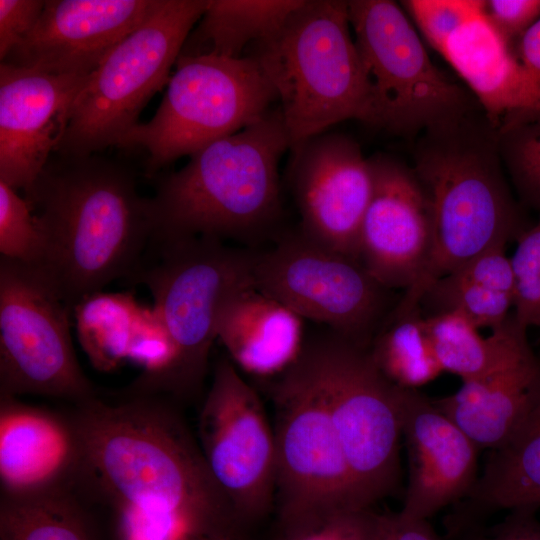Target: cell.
Here are the masks:
<instances>
[{
  "label": "cell",
  "instance_id": "obj_1",
  "mask_svg": "<svg viewBox=\"0 0 540 540\" xmlns=\"http://www.w3.org/2000/svg\"><path fill=\"white\" fill-rule=\"evenodd\" d=\"M70 418L79 447L73 489L111 506L168 513L199 536L231 535L238 521L198 440L167 396H95Z\"/></svg>",
  "mask_w": 540,
  "mask_h": 540
},
{
  "label": "cell",
  "instance_id": "obj_2",
  "mask_svg": "<svg viewBox=\"0 0 540 540\" xmlns=\"http://www.w3.org/2000/svg\"><path fill=\"white\" fill-rule=\"evenodd\" d=\"M24 194L45 238L42 270L72 312L141 264L153 232L151 199L124 165L94 154L51 157Z\"/></svg>",
  "mask_w": 540,
  "mask_h": 540
},
{
  "label": "cell",
  "instance_id": "obj_3",
  "mask_svg": "<svg viewBox=\"0 0 540 540\" xmlns=\"http://www.w3.org/2000/svg\"><path fill=\"white\" fill-rule=\"evenodd\" d=\"M413 158L430 204L433 241L425 270L395 306L401 312L420 307L438 279L506 247L529 227L506 180L496 128L481 107L424 131Z\"/></svg>",
  "mask_w": 540,
  "mask_h": 540
},
{
  "label": "cell",
  "instance_id": "obj_4",
  "mask_svg": "<svg viewBox=\"0 0 540 540\" xmlns=\"http://www.w3.org/2000/svg\"><path fill=\"white\" fill-rule=\"evenodd\" d=\"M291 148L279 106L161 176L151 197V243L192 237L255 249L274 241L283 215L279 162Z\"/></svg>",
  "mask_w": 540,
  "mask_h": 540
},
{
  "label": "cell",
  "instance_id": "obj_5",
  "mask_svg": "<svg viewBox=\"0 0 540 540\" xmlns=\"http://www.w3.org/2000/svg\"><path fill=\"white\" fill-rule=\"evenodd\" d=\"M351 30L348 1L303 0L277 30L245 51L277 94L291 148L348 119L376 126Z\"/></svg>",
  "mask_w": 540,
  "mask_h": 540
},
{
  "label": "cell",
  "instance_id": "obj_6",
  "mask_svg": "<svg viewBox=\"0 0 540 540\" xmlns=\"http://www.w3.org/2000/svg\"><path fill=\"white\" fill-rule=\"evenodd\" d=\"M151 245L153 260L142 261L128 280L150 291L176 357L167 373L136 379L126 392L192 397L202 388L222 303L236 289L254 282L256 249L210 237Z\"/></svg>",
  "mask_w": 540,
  "mask_h": 540
},
{
  "label": "cell",
  "instance_id": "obj_7",
  "mask_svg": "<svg viewBox=\"0 0 540 540\" xmlns=\"http://www.w3.org/2000/svg\"><path fill=\"white\" fill-rule=\"evenodd\" d=\"M155 113L122 136L121 148L148 154L145 174L260 121L277 94L258 63L248 57L179 56Z\"/></svg>",
  "mask_w": 540,
  "mask_h": 540
},
{
  "label": "cell",
  "instance_id": "obj_8",
  "mask_svg": "<svg viewBox=\"0 0 540 540\" xmlns=\"http://www.w3.org/2000/svg\"><path fill=\"white\" fill-rule=\"evenodd\" d=\"M208 0H163L88 76L64 137L62 156H87L109 146L138 124L152 96L168 84L170 70Z\"/></svg>",
  "mask_w": 540,
  "mask_h": 540
},
{
  "label": "cell",
  "instance_id": "obj_9",
  "mask_svg": "<svg viewBox=\"0 0 540 540\" xmlns=\"http://www.w3.org/2000/svg\"><path fill=\"white\" fill-rule=\"evenodd\" d=\"M275 407L276 492L285 531L360 510L335 433L326 393L306 341L299 360L278 377Z\"/></svg>",
  "mask_w": 540,
  "mask_h": 540
},
{
  "label": "cell",
  "instance_id": "obj_10",
  "mask_svg": "<svg viewBox=\"0 0 540 540\" xmlns=\"http://www.w3.org/2000/svg\"><path fill=\"white\" fill-rule=\"evenodd\" d=\"M360 508H372L400 486L403 388L389 381L368 348L328 330L307 341Z\"/></svg>",
  "mask_w": 540,
  "mask_h": 540
},
{
  "label": "cell",
  "instance_id": "obj_11",
  "mask_svg": "<svg viewBox=\"0 0 540 540\" xmlns=\"http://www.w3.org/2000/svg\"><path fill=\"white\" fill-rule=\"evenodd\" d=\"M348 14L372 91L375 127L413 137L480 108L472 93L433 64L400 4L351 0Z\"/></svg>",
  "mask_w": 540,
  "mask_h": 540
},
{
  "label": "cell",
  "instance_id": "obj_12",
  "mask_svg": "<svg viewBox=\"0 0 540 540\" xmlns=\"http://www.w3.org/2000/svg\"><path fill=\"white\" fill-rule=\"evenodd\" d=\"M71 312L44 270L0 257V396L75 405L97 396L74 351Z\"/></svg>",
  "mask_w": 540,
  "mask_h": 540
},
{
  "label": "cell",
  "instance_id": "obj_13",
  "mask_svg": "<svg viewBox=\"0 0 540 540\" xmlns=\"http://www.w3.org/2000/svg\"><path fill=\"white\" fill-rule=\"evenodd\" d=\"M257 250L254 285L304 320L368 348L393 310L394 290L380 284L357 260L330 250L299 230L282 232Z\"/></svg>",
  "mask_w": 540,
  "mask_h": 540
},
{
  "label": "cell",
  "instance_id": "obj_14",
  "mask_svg": "<svg viewBox=\"0 0 540 540\" xmlns=\"http://www.w3.org/2000/svg\"><path fill=\"white\" fill-rule=\"evenodd\" d=\"M197 432L209 471L237 519L266 514L276 492L274 427L258 393L227 356L215 363Z\"/></svg>",
  "mask_w": 540,
  "mask_h": 540
},
{
  "label": "cell",
  "instance_id": "obj_15",
  "mask_svg": "<svg viewBox=\"0 0 540 540\" xmlns=\"http://www.w3.org/2000/svg\"><path fill=\"white\" fill-rule=\"evenodd\" d=\"M291 150L289 183L300 215L298 230L358 261L360 227L372 193L369 159L341 133L323 132Z\"/></svg>",
  "mask_w": 540,
  "mask_h": 540
},
{
  "label": "cell",
  "instance_id": "obj_16",
  "mask_svg": "<svg viewBox=\"0 0 540 540\" xmlns=\"http://www.w3.org/2000/svg\"><path fill=\"white\" fill-rule=\"evenodd\" d=\"M368 159L372 193L360 227L358 261L386 288L405 292L430 257L429 200L413 168L390 156Z\"/></svg>",
  "mask_w": 540,
  "mask_h": 540
},
{
  "label": "cell",
  "instance_id": "obj_17",
  "mask_svg": "<svg viewBox=\"0 0 540 540\" xmlns=\"http://www.w3.org/2000/svg\"><path fill=\"white\" fill-rule=\"evenodd\" d=\"M163 0H45L32 30L1 61L59 76H89Z\"/></svg>",
  "mask_w": 540,
  "mask_h": 540
},
{
  "label": "cell",
  "instance_id": "obj_18",
  "mask_svg": "<svg viewBox=\"0 0 540 540\" xmlns=\"http://www.w3.org/2000/svg\"><path fill=\"white\" fill-rule=\"evenodd\" d=\"M88 76L0 64V181L29 189L56 152Z\"/></svg>",
  "mask_w": 540,
  "mask_h": 540
},
{
  "label": "cell",
  "instance_id": "obj_19",
  "mask_svg": "<svg viewBox=\"0 0 540 540\" xmlns=\"http://www.w3.org/2000/svg\"><path fill=\"white\" fill-rule=\"evenodd\" d=\"M401 419L408 482L399 512L429 520L470 494L479 478L480 450L419 390L403 389Z\"/></svg>",
  "mask_w": 540,
  "mask_h": 540
},
{
  "label": "cell",
  "instance_id": "obj_20",
  "mask_svg": "<svg viewBox=\"0 0 540 540\" xmlns=\"http://www.w3.org/2000/svg\"><path fill=\"white\" fill-rule=\"evenodd\" d=\"M78 454L70 415L0 396L1 495L24 496L72 487Z\"/></svg>",
  "mask_w": 540,
  "mask_h": 540
},
{
  "label": "cell",
  "instance_id": "obj_21",
  "mask_svg": "<svg viewBox=\"0 0 540 540\" xmlns=\"http://www.w3.org/2000/svg\"><path fill=\"white\" fill-rule=\"evenodd\" d=\"M216 335L238 370L259 378L281 376L306 346L304 319L254 282L224 300Z\"/></svg>",
  "mask_w": 540,
  "mask_h": 540
},
{
  "label": "cell",
  "instance_id": "obj_22",
  "mask_svg": "<svg viewBox=\"0 0 540 540\" xmlns=\"http://www.w3.org/2000/svg\"><path fill=\"white\" fill-rule=\"evenodd\" d=\"M441 55L469 86L495 128L511 112L540 109V88L483 13L456 30Z\"/></svg>",
  "mask_w": 540,
  "mask_h": 540
},
{
  "label": "cell",
  "instance_id": "obj_23",
  "mask_svg": "<svg viewBox=\"0 0 540 540\" xmlns=\"http://www.w3.org/2000/svg\"><path fill=\"white\" fill-rule=\"evenodd\" d=\"M540 390V358L531 351L484 377L463 381L448 396L433 399L478 447L496 450L518 430Z\"/></svg>",
  "mask_w": 540,
  "mask_h": 540
},
{
  "label": "cell",
  "instance_id": "obj_24",
  "mask_svg": "<svg viewBox=\"0 0 540 540\" xmlns=\"http://www.w3.org/2000/svg\"><path fill=\"white\" fill-rule=\"evenodd\" d=\"M447 520L452 537L500 510L540 508V390L528 416L500 448L489 451L482 473Z\"/></svg>",
  "mask_w": 540,
  "mask_h": 540
},
{
  "label": "cell",
  "instance_id": "obj_25",
  "mask_svg": "<svg viewBox=\"0 0 540 540\" xmlns=\"http://www.w3.org/2000/svg\"><path fill=\"white\" fill-rule=\"evenodd\" d=\"M506 247L487 250L435 281L420 301L427 315L457 312L478 329L499 328L513 308V275Z\"/></svg>",
  "mask_w": 540,
  "mask_h": 540
},
{
  "label": "cell",
  "instance_id": "obj_26",
  "mask_svg": "<svg viewBox=\"0 0 540 540\" xmlns=\"http://www.w3.org/2000/svg\"><path fill=\"white\" fill-rule=\"evenodd\" d=\"M425 327L443 372L460 377L462 382L491 374L533 351L527 328L513 313L487 337L457 312L427 315Z\"/></svg>",
  "mask_w": 540,
  "mask_h": 540
},
{
  "label": "cell",
  "instance_id": "obj_27",
  "mask_svg": "<svg viewBox=\"0 0 540 540\" xmlns=\"http://www.w3.org/2000/svg\"><path fill=\"white\" fill-rule=\"evenodd\" d=\"M78 337L91 363L109 371L134 355L160 326L153 308L131 294L98 292L73 309Z\"/></svg>",
  "mask_w": 540,
  "mask_h": 540
},
{
  "label": "cell",
  "instance_id": "obj_28",
  "mask_svg": "<svg viewBox=\"0 0 540 540\" xmlns=\"http://www.w3.org/2000/svg\"><path fill=\"white\" fill-rule=\"evenodd\" d=\"M303 0H208L179 56L241 58L277 30Z\"/></svg>",
  "mask_w": 540,
  "mask_h": 540
},
{
  "label": "cell",
  "instance_id": "obj_29",
  "mask_svg": "<svg viewBox=\"0 0 540 540\" xmlns=\"http://www.w3.org/2000/svg\"><path fill=\"white\" fill-rule=\"evenodd\" d=\"M0 540H94L72 488L0 498Z\"/></svg>",
  "mask_w": 540,
  "mask_h": 540
},
{
  "label": "cell",
  "instance_id": "obj_30",
  "mask_svg": "<svg viewBox=\"0 0 540 540\" xmlns=\"http://www.w3.org/2000/svg\"><path fill=\"white\" fill-rule=\"evenodd\" d=\"M380 372L396 386L418 390L443 373L433 351L421 307L394 308L368 347Z\"/></svg>",
  "mask_w": 540,
  "mask_h": 540
},
{
  "label": "cell",
  "instance_id": "obj_31",
  "mask_svg": "<svg viewBox=\"0 0 540 540\" xmlns=\"http://www.w3.org/2000/svg\"><path fill=\"white\" fill-rule=\"evenodd\" d=\"M496 132L503 166L521 202L540 211V109L507 114Z\"/></svg>",
  "mask_w": 540,
  "mask_h": 540
},
{
  "label": "cell",
  "instance_id": "obj_32",
  "mask_svg": "<svg viewBox=\"0 0 540 540\" xmlns=\"http://www.w3.org/2000/svg\"><path fill=\"white\" fill-rule=\"evenodd\" d=\"M1 258L43 269L46 243L32 208L16 190L0 181Z\"/></svg>",
  "mask_w": 540,
  "mask_h": 540
},
{
  "label": "cell",
  "instance_id": "obj_33",
  "mask_svg": "<svg viewBox=\"0 0 540 540\" xmlns=\"http://www.w3.org/2000/svg\"><path fill=\"white\" fill-rule=\"evenodd\" d=\"M510 257L513 275L512 312L525 328H540V216L516 240Z\"/></svg>",
  "mask_w": 540,
  "mask_h": 540
},
{
  "label": "cell",
  "instance_id": "obj_34",
  "mask_svg": "<svg viewBox=\"0 0 540 540\" xmlns=\"http://www.w3.org/2000/svg\"><path fill=\"white\" fill-rule=\"evenodd\" d=\"M400 3L426 41L440 54L449 37L483 13L484 7L481 0H405Z\"/></svg>",
  "mask_w": 540,
  "mask_h": 540
},
{
  "label": "cell",
  "instance_id": "obj_35",
  "mask_svg": "<svg viewBox=\"0 0 540 540\" xmlns=\"http://www.w3.org/2000/svg\"><path fill=\"white\" fill-rule=\"evenodd\" d=\"M116 512L122 540H191L200 537L189 522L173 514L136 508Z\"/></svg>",
  "mask_w": 540,
  "mask_h": 540
},
{
  "label": "cell",
  "instance_id": "obj_36",
  "mask_svg": "<svg viewBox=\"0 0 540 540\" xmlns=\"http://www.w3.org/2000/svg\"><path fill=\"white\" fill-rule=\"evenodd\" d=\"M483 15L513 48V45L540 18V0L484 1Z\"/></svg>",
  "mask_w": 540,
  "mask_h": 540
},
{
  "label": "cell",
  "instance_id": "obj_37",
  "mask_svg": "<svg viewBox=\"0 0 540 540\" xmlns=\"http://www.w3.org/2000/svg\"><path fill=\"white\" fill-rule=\"evenodd\" d=\"M365 540H442L429 520L396 513L365 512Z\"/></svg>",
  "mask_w": 540,
  "mask_h": 540
},
{
  "label": "cell",
  "instance_id": "obj_38",
  "mask_svg": "<svg viewBox=\"0 0 540 540\" xmlns=\"http://www.w3.org/2000/svg\"><path fill=\"white\" fill-rule=\"evenodd\" d=\"M43 0H0V59L23 40L38 21Z\"/></svg>",
  "mask_w": 540,
  "mask_h": 540
},
{
  "label": "cell",
  "instance_id": "obj_39",
  "mask_svg": "<svg viewBox=\"0 0 540 540\" xmlns=\"http://www.w3.org/2000/svg\"><path fill=\"white\" fill-rule=\"evenodd\" d=\"M536 508L510 510L505 518L491 527L469 529L453 540H540V519Z\"/></svg>",
  "mask_w": 540,
  "mask_h": 540
},
{
  "label": "cell",
  "instance_id": "obj_40",
  "mask_svg": "<svg viewBox=\"0 0 540 540\" xmlns=\"http://www.w3.org/2000/svg\"><path fill=\"white\" fill-rule=\"evenodd\" d=\"M367 509L339 512L313 524L286 531V540H365Z\"/></svg>",
  "mask_w": 540,
  "mask_h": 540
},
{
  "label": "cell",
  "instance_id": "obj_41",
  "mask_svg": "<svg viewBox=\"0 0 540 540\" xmlns=\"http://www.w3.org/2000/svg\"><path fill=\"white\" fill-rule=\"evenodd\" d=\"M521 65L540 88V18L513 45Z\"/></svg>",
  "mask_w": 540,
  "mask_h": 540
},
{
  "label": "cell",
  "instance_id": "obj_42",
  "mask_svg": "<svg viewBox=\"0 0 540 540\" xmlns=\"http://www.w3.org/2000/svg\"><path fill=\"white\" fill-rule=\"evenodd\" d=\"M191 540H234L231 535L200 536Z\"/></svg>",
  "mask_w": 540,
  "mask_h": 540
},
{
  "label": "cell",
  "instance_id": "obj_43",
  "mask_svg": "<svg viewBox=\"0 0 540 540\" xmlns=\"http://www.w3.org/2000/svg\"><path fill=\"white\" fill-rule=\"evenodd\" d=\"M539 358H540V356H539Z\"/></svg>",
  "mask_w": 540,
  "mask_h": 540
}]
</instances>
